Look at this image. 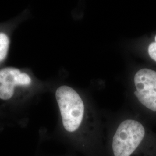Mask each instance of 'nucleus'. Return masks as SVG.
Instances as JSON below:
<instances>
[{
    "instance_id": "f257e3e1",
    "label": "nucleus",
    "mask_w": 156,
    "mask_h": 156,
    "mask_svg": "<svg viewBox=\"0 0 156 156\" xmlns=\"http://www.w3.org/2000/svg\"><path fill=\"white\" fill-rule=\"evenodd\" d=\"M62 126L73 146L83 156H105V135L94 109L68 86L56 91Z\"/></svg>"
},
{
    "instance_id": "f03ea898",
    "label": "nucleus",
    "mask_w": 156,
    "mask_h": 156,
    "mask_svg": "<svg viewBox=\"0 0 156 156\" xmlns=\"http://www.w3.org/2000/svg\"><path fill=\"white\" fill-rule=\"evenodd\" d=\"M146 128L136 117L116 121L105 136V156H150Z\"/></svg>"
},
{
    "instance_id": "7ed1b4c3",
    "label": "nucleus",
    "mask_w": 156,
    "mask_h": 156,
    "mask_svg": "<svg viewBox=\"0 0 156 156\" xmlns=\"http://www.w3.org/2000/svg\"><path fill=\"white\" fill-rule=\"evenodd\" d=\"M134 96L140 106L156 113V71L143 68L134 76Z\"/></svg>"
},
{
    "instance_id": "20e7f679",
    "label": "nucleus",
    "mask_w": 156,
    "mask_h": 156,
    "mask_svg": "<svg viewBox=\"0 0 156 156\" xmlns=\"http://www.w3.org/2000/svg\"><path fill=\"white\" fill-rule=\"evenodd\" d=\"M31 83V79L28 74L21 73L15 68L7 67L0 69V98L7 100L14 94L16 85L26 86Z\"/></svg>"
},
{
    "instance_id": "39448f33",
    "label": "nucleus",
    "mask_w": 156,
    "mask_h": 156,
    "mask_svg": "<svg viewBox=\"0 0 156 156\" xmlns=\"http://www.w3.org/2000/svg\"><path fill=\"white\" fill-rule=\"evenodd\" d=\"M9 46V39L7 35L0 33V62L6 58Z\"/></svg>"
},
{
    "instance_id": "423d86ee",
    "label": "nucleus",
    "mask_w": 156,
    "mask_h": 156,
    "mask_svg": "<svg viewBox=\"0 0 156 156\" xmlns=\"http://www.w3.org/2000/svg\"><path fill=\"white\" fill-rule=\"evenodd\" d=\"M147 53L151 59L156 62V35L147 47Z\"/></svg>"
}]
</instances>
